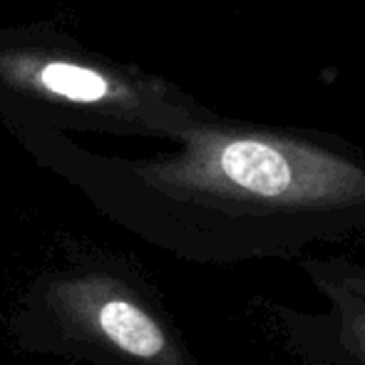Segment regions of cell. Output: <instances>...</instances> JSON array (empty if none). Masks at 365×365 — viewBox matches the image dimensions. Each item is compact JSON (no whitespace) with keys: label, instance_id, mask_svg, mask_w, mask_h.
Instances as JSON below:
<instances>
[{"label":"cell","instance_id":"obj_1","mask_svg":"<svg viewBox=\"0 0 365 365\" xmlns=\"http://www.w3.org/2000/svg\"><path fill=\"white\" fill-rule=\"evenodd\" d=\"M174 145L97 164L187 254L234 264L365 249V149L351 140L214 112Z\"/></svg>","mask_w":365,"mask_h":365},{"label":"cell","instance_id":"obj_3","mask_svg":"<svg viewBox=\"0 0 365 365\" xmlns=\"http://www.w3.org/2000/svg\"><path fill=\"white\" fill-rule=\"evenodd\" d=\"M45 301L70 336L105 348L127 365H199L164 313L112 274L58 279Z\"/></svg>","mask_w":365,"mask_h":365},{"label":"cell","instance_id":"obj_4","mask_svg":"<svg viewBox=\"0 0 365 365\" xmlns=\"http://www.w3.org/2000/svg\"><path fill=\"white\" fill-rule=\"evenodd\" d=\"M321 311L254 296L249 316L291 365H365V296L326 276H306Z\"/></svg>","mask_w":365,"mask_h":365},{"label":"cell","instance_id":"obj_2","mask_svg":"<svg viewBox=\"0 0 365 365\" xmlns=\"http://www.w3.org/2000/svg\"><path fill=\"white\" fill-rule=\"evenodd\" d=\"M214 110L177 82L87 48L58 20L0 25V125L179 142Z\"/></svg>","mask_w":365,"mask_h":365},{"label":"cell","instance_id":"obj_5","mask_svg":"<svg viewBox=\"0 0 365 365\" xmlns=\"http://www.w3.org/2000/svg\"><path fill=\"white\" fill-rule=\"evenodd\" d=\"M298 269L303 276H326L365 296V261L351 256H303L298 259Z\"/></svg>","mask_w":365,"mask_h":365}]
</instances>
